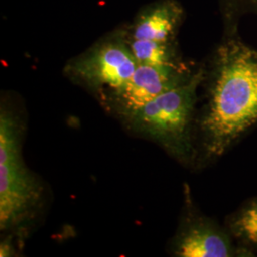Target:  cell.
Wrapping results in <instances>:
<instances>
[{
	"label": "cell",
	"instance_id": "6da1fadb",
	"mask_svg": "<svg viewBox=\"0 0 257 257\" xmlns=\"http://www.w3.org/2000/svg\"><path fill=\"white\" fill-rule=\"evenodd\" d=\"M257 122V52L239 42L221 48L211 107L203 126L209 150L220 155Z\"/></svg>",
	"mask_w": 257,
	"mask_h": 257
},
{
	"label": "cell",
	"instance_id": "7a4b0ae2",
	"mask_svg": "<svg viewBox=\"0 0 257 257\" xmlns=\"http://www.w3.org/2000/svg\"><path fill=\"white\" fill-rule=\"evenodd\" d=\"M40 187L22 158L19 126L6 110L0 114V228L5 230L27 219L39 201Z\"/></svg>",
	"mask_w": 257,
	"mask_h": 257
},
{
	"label": "cell",
	"instance_id": "3957f363",
	"mask_svg": "<svg viewBox=\"0 0 257 257\" xmlns=\"http://www.w3.org/2000/svg\"><path fill=\"white\" fill-rule=\"evenodd\" d=\"M199 76L185 85L161 93L138 110L128 113L140 131L160 140L171 142L183 136L193 103Z\"/></svg>",
	"mask_w": 257,
	"mask_h": 257
},
{
	"label": "cell",
	"instance_id": "277c9868",
	"mask_svg": "<svg viewBox=\"0 0 257 257\" xmlns=\"http://www.w3.org/2000/svg\"><path fill=\"white\" fill-rule=\"evenodd\" d=\"M131 49L118 41L96 47L74 63V72L94 87H109L120 91L138 68Z\"/></svg>",
	"mask_w": 257,
	"mask_h": 257
},
{
	"label": "cell",
	"instance_id": "5b68a950",
	"mask_svg": "<svg viewBox=\"0 0 257 257\" xmlns=\"http://www.w3.org/2000/svg\"><path fill=\"white\" fill-rule=\"evenodd\" d=\"M178 86L175 67L138 65L128 82L116 92L123 110L128 114L161 93Z\"/></svg>",
	"mask_w": 257,
	"mask_h": 257
},
{
	"label": "cell",
	"instance_id": "8992f818",
	"mask_svg": "<svg viewBox=\"0 0 257 257\" xmlns=\"http://www.w3.org/2000/svg\"><path fill=\"white\" fill-rule=\"evenodd\" d=\"M178 12L172 4H162L148 10L138 19L134 38L167 42L177 23Z\"/></svg>",
	"mask_w": 257,
	"mask_h": 257
},
{
	"label": "cell",
	"instance_id": "52a82bcc",
	"mask_svg": "<svg viewBox=\"0 0 257 257\" xmlns=\"http://www.w3.org/2000/svg\"><path fill=\"white\" fill-rule=\"evenodd\" d=\"M178 254L182 257H227L229 248L220 235L211 230L194 229L180 242Z\"/></svg>",
	"mask_w": 257,
	"mask_h": 257
},
{
	"label": "cell",
	"instance_id": "ba28073f",
	"mask_svg": "<svg viewBox=\"0 0 257 257\" xmlns=\"http://www.w3.org/2000/svg\"><path fill=\"white\" fill-rule=\"evenodd\" d=\"M128 48L138 65L175 67L165 42L134 38Z\"/></svg>",
	"mask_w": 257,
	"mask_h": 257
},
{
	"label": "cell",
	"instance_id": "9c48e42d",
	"mask_svg": "<svg viewBox=\"0 0 257 257\" xmlns=\"http://www.w3.org/2000/svg\"><path fill=\"white\" fill-rule=\"evenodd\" d=\"M239 232L252 243H257V205L246 211L236 222Z\"/></svg>",
	"mask_w": 257,
	"mask_h": 257
},
{
	"label": "cell",
	"instance_id": "30bf717a",
	"mask_svg": "<svg viewBox=\"0 0 257 257\" xmlns=\"http://www.w3.org/2000/svg\"><path fill=\"white\" fill-rule=\"evenodd\" d=\"M240 1H245L248 4H253V5L257 6V0H240Z\"/></svg>",
	"mask_w": 257,
	"mask_h": 257
}]
</instances>
